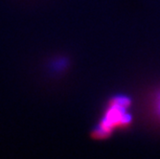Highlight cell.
<instances>
[{
	"label": "cell",
	"instance_id": "7a4b0ae2",
	"mask_svg": "<svg viewBox=\"0 0 160 159\" xmlns=\"http://www.w3.org/2000/svg\"><path fill=\"white\" fill-rule=\"evenodd\" d=\"M147 116L153 126L160 127V85L148 96Z\"/></svg>",
	"mask_w": 160,
	"mask_h": 159
},
{
	"label": "cell",
	"instance_id": "6da1fadb",
	"mask_svg": "<svg viewBox=\"0 0 160 159\" xmlns=\"http://www.w3.org/2000/svg\"><path fill=\"white\" fill-rule=\"evenodd\" d=\"M129 103L126 98H114L108 104L104 117L98 124L95 132L98 138L108 136L113 129L127 127L130 121L128 113Z\"/></svg>",
	"mask_w": 160,
	"mask_h": 159
}]
</instances>
